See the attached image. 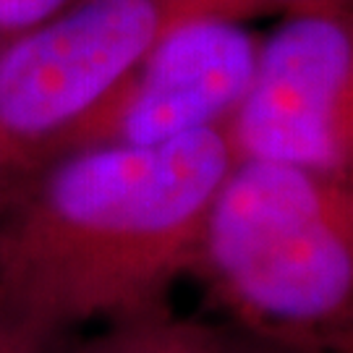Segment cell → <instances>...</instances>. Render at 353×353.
<instances>
[{
    "instance_id": "cell-1",
    "label": "cell",
    "mask_w": 353,
    "mask_h": 353,
    "mask_svg": "<svg viewBox=\"0 0 353 353\" xmlns=\"http://www.w3.org/2000/svg\"><path fill=\"white\" fill-rule=\"evenodd\" d=\"M236 163L228 126L160 144L105 141L65 160L42 191L34 252L63 262L79 296L123 299L202 246L214 194Z\"/></svg>"
},
{
    "instance_id": "cell-2",
    "label": "cell",
    "mask_w": 353,
    "mask_h": 353,
    "mask_svg": "<svg viewBox=\"0 0 353 353\" xmlns=\"http://www.w3.org/2000/svg\"><path fill=\"white\" fill-rule=\"evenodd\" d=\"M202 249L230 299L283 327L353 312V186L296 165L236 157Z\"/></svg>"
},
{
    "instance_id": "cell-3",
    "label": "cell",
    "mask_w": 353,
    "mask_h": 353,
    "mask_svg": "<svg viewBox=\"0 0 353 353\" xmlns=\"http://www.w3.org/2000/svg\"><path fill=\"white\" fill-rule=\"evenodd\" d=\"M259 11L262 0H76L0 50V137L39 139L94 115L186 19Z\"/></svg>"
},
{
    "instance_id": "cell-4",
    "label": "cell",
    "mask_w": 353,
    "mask_h": 353,
    "mask_svg": "<svg viewBox=\"0 0 353 353\" xmlns=\"http://www.w3.org/2000/svg\"><path fill=\"white\" fill-rule=\"evenodd\" d=\"M228 137L236 157L296 165L353 186V3L290 11L262 42Z\"/></svg>"
},
{
    "instance_id": "cell-5",
    "label": "cell",
    "mask_w": 353,
    "mask_h": 353,
    "mask_svg": "<svg viewBox=\"0 0 353 353\" xmlns=\"http://www.w3.org/2000/svg\"><path fill=\"white\" fill-rule=\"evenodd\" d=\"M241 21L196 16L168 29L94 113L108 141L160 144L228 126L252 87L262 48Z\"/></svg>"
},
{
    "instance_id": "cell-6",
    "label": "cell",
    "mask_w": 353,
    "mask_h": 353,
    "mask_svg": "<svg viewBox=\"0 0 353 353\" xmlns=\"http://www.w3.org/2000/svg\"><path fill=\"white\" fill-rule=\"evenodd\" d=\"M71 0H0V29H32L61 13Z\"/></svg>"
},
{
    "instance_id": "cell-7",
    "label": "cell",
    "mask_w": 353,
    "mask_h": 353,
    "mask_svg": "<svg viewBox=\"0 0 353 353\" xmlns=\"http://www.w3.org/2000/svg\"><path fill=\"white\" fill-rule=\"evenodd\" d=\"M123 353H207V351L189 341H181V338H160V341L131 345Z\"/></svg>"
},
{
    "instance_id": "cell-8",
    "label": "cell",
    "mask_w": 353,
    "mask_h": 353,
    "mask_svg": "<svg viewBox=\"0 0 353 353\" xmlns=\"http://www.w3.org/2000/svg\"><path fill=\"white\" fill-rule=\"evenodd\" d=\"M267 8H319V6H343V3H353V0H262Z\"/></svg>"
}]
</instances>
